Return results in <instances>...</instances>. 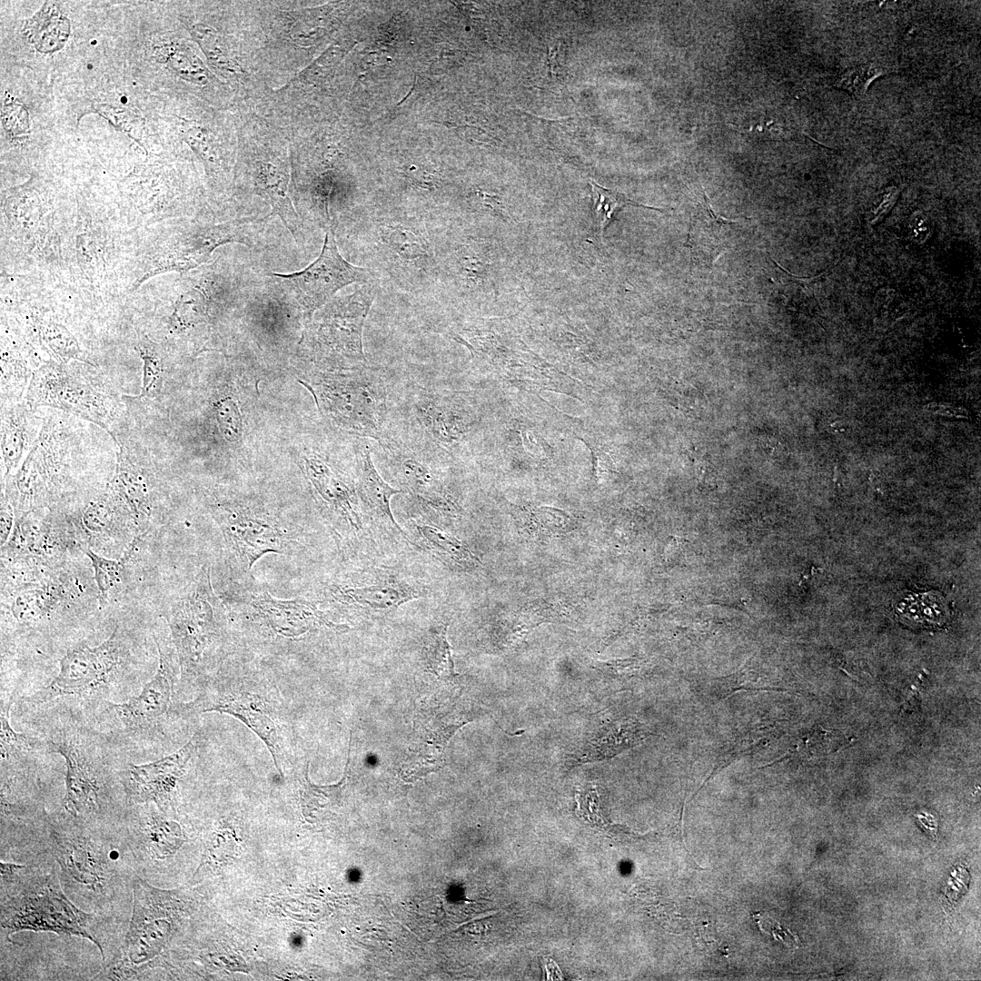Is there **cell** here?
Listing matches in <instances>:
<instances>
[{
    "instance_id": "cell-1",
    "label": "cell",
    "mask_w": 981,
    "mask_h": 981,
    "mask_svg": "<svg viewBox=\"0 0 981 981\" xmlns=\"http://www.w3.org/2000/svg\"><path fill=\"white\" fill-rule=\"evenodd\" d=\"M48 819L45 852L54 860L65 894L79 907L109 917L123 897H131L136 875L122 832L110 836L101 825L64 815Z\"/></svg>"
},
{
    "instance_id": "cell-2",
    "label": "cell",
    "mask_w": 981,
    "mask_h": 981,
    "mask_svg": "<svg viewBox=\"0 0 981 981\" xmlns=\"http://www.w3.org/2000/svg\"><path fill=\"white\" fill-rule=\"evenodd\" d=\"M56 866L38 862L0 861L1 933L5 941L21 931L45 932L85 938L107 959L101 917L76 906L61 885Z\"/></svg>"
},
{
    "instance_id": "cell-3",
    "label": "cell",
    "mask_w": 981,
    "mask_h": 981,
    "mask_svg": "<svg viewBox=\"0 0 981 981\" xmlns=\"http://www.w3.org/2000/svg\"><path fill=\"white\" fill-rule=\"evenodd\" d=\"M1 213L2 274L62 285L75 213L56 209L33 180L5 192Z\"/></svg>"
},
{
    "instance_id": "cell-4",
    "label": "cell",
    "mask_w": 981,
    "mask_h": 981,
    "mask_svg": "<svg viewBox=\"0 0 981 981\" xmlns=\"http://www.w3.org/2000/svg\"><path fill=\"white\" fill-rule=\"evenodd\" d=\"M268 219L249 217L219 223L197 218L179 219L134 229V246L125 270L126 297L157 275L173 272L184 274L195 270L225 243L253 246Z\"/></svg>"
},
{
    "instance_id": "cell-5",
    "label": "cell",
    "mask_w": 981,
    "mask_h": 981,
    "mask_svg": "<svg viewBox=\"0 0 981 981\" xmlns=\"http://www.w3.org/2000/svg\"><path fill=\"white\" fill-rule=\"evenodd\" d=\"M135 233L117 218L78 203L64 254L62 286L93 303L125 298V269Z\"/></svg>"
},
{
    "instance_id": "cell-6",
    "label": "cell",
    "mask_w": 981,
    "mask_h": 981,
    "mask_svg": "<svg viewBox=\"0 0 981 981\" xmlns=\"http://www.w3.org/2000/svg\"><path fill=\"white\" fill-rule=\"evenodd\" d=\"M401 210L374 213L359 223V234L373 271L400 292L433 297L438 282L435 227Z\"/></svg>"
},
{
    "instance_id": "cell-7",
    "label": "cell",
    "mask_w": 981,
    "mask_h": 981,
    "mask_svg": "<svg viewBox=\"0 0 981 981\" xmlns=\"http://www.w3.org/2000/svg\"><path fill=\"white\" fill-rule=\"evenodd\" d=\"M94 365L74 361H53L34 371L25 393L33 410L49 406L92 421L111 432L109 428L122 411L121 401L113 384Z\"/></svg>"
},
{
    "instance_id": "cell-8",
    "label": "cell",
    "mask_w": 981,
    "mask_h": 981,
    "mask_svg": "<svg viewBox=\"0 0 981 981\" xmlns=\"http://www.w3.org/2000/svg\"><path fill=\"white\" fill-rule=\"evenodd\" d=\"M402 428L388 429L393 435L435 457H450L467 441L475 424L460 391L412 387L397 406Z\"/></svg>"
},
{
    "instance_id": "cell-9",
    "label": "cell",
    "mask_w": 981,
    "mask_h": 981,
    "mask_svg": "<svg viewBox=\"0 0 981 981\" xmlns=\"http://www.w3.org/2000/svg\"><path fill=\"white\" fill-rule=\"evenodd\" d=\"M168 623L183 679L199 675L206 652L223 640V607L213 591L211 568L203 565L170 605Z\"/></svg>"
},
{
    "instance_id": "cell-10",
    "label": "cell",
    "mask_w": 981,
    "mask_h": 981,
    "mask_svg": "<svg viewBox=\"0 0 981 981\" xmlns=\"http://www.w3.org/2000/svg\"><path fill=\"white\" fill-rule=\"evenodd\" d=\"M320 396L324 411L340 427L375 442L385 437L390 391L381 370L365 365L349 375L328 376L320 384Z\"/></svg>"
},
{
    "instance_id": "cell-11",
    "label": "cell",
    "mask_w": 981,
    "mask_h": 981,
    "mask_svg": "<svg viewBox=\"0 0 981 981\" xmlns=\"http://www.w3.org/2000/svg\"><path fill=\"white\" fill-rule=\"evenodd\" d=\"M124 649L118 628L96 646L75 645L60 659L57 675L26 701L42 704L60 697L85 696L105 689L124 661Z\"/></svg>"
},
{
    "instance_id": "cell-12",
    "label": "cell",
    "mask_w": 981,
    "mask_h": 981,
    "mask_svg": "<svg viewBox=\"0 0 981 981\" xmlns=\"http://www.w3.org/2000/svg\"><path fill=\"white\" fill-rule=\"evenodd\" d=\"M268 275L285 288L310 317L342 287L354 282L363 284L380 281L372 269L352 264L342 256L332 224L327 227L318 258L309 266L292 273L270 272Z\"/></svg>"
},
{
    "instance_id": "cell-13",
    "label": "cell",
    "mask_w": 981,
    "mask_h": 981,
    "mask_svg": "<svg viewBox=\"0 0 981 981\" xmlns=\"http://www.w3.org/2000/svg\"><path fill=\"white\" fill-rule=\"evenodd\" d=\"M380 285V281L363 283L352 293L333 297L316 311L314 340L319 352L326 358L348 362L356 368L367 364L362 331Z\"/></svg>"
},
{
    "instance_id": "cell-14",
    "label": "cell",
    "mask_w": 981,
    "mask_h": 981,
    "mask_svg": "<svg viewBox=\"0 0 981 981\" xmlns=\"http://www.w3.org/2000/svg\"><path fill=\"white\" fill-rule=\"evenodd\" d=\"M231 560L235 569L246 573L264 555L282 554L290 535L269 514L237 505H222L213 510Z\"/></svg>"
},
{
    "instance_id": "cell-15",
    "label": "cell",
    "mask_w": 981,
    "mask_h": 981,
    "mask_svg": "<svg viewBox=\"0 0 981 981\" xmlns=\"http://www.w3.org/2000/svg\"><path fill=\"white\" fill-rule=\"evenodd\" d=\"M52 437L46 427L39 433L32 451L16 473L5 480L4 494L15 516L46 507L63 471L64 453L51 451Z\"/></svg>"
},
{
    "instance_id": "cell-16",
    "label": "cell",
    "mask_w": 981,
    "mask_h": 981,
    "mask_svg": "<svg viewBox=\"0 0 981 981\" xmlns=\"http://www.w3.org/2000/svg\"><path fill=\"white\" fill-rule=\"evenodd\" d=\"M51 746L64 757L65 764L64 795L62 799L64 815L102 826L108 799L102 776L84 749L74 740L52 741Z\"/></svg>"
},
{
    "instance_id": "cell-17",
    "label": "cell",
    "mask_w": 981,
    "mask_h": 981,
    "mask_svg": "<svg viewBox=\"0 0 981 981\" xmlns=\"http://www.w3.org/2000/svg\"><path fill=\"white\" fill-rule=\"evenodd\" d=\"M377 443L391 459L406 490L421 505L447 518L460 516L458 501L428 463L431 456L392 435Z\"/></svg>"
},
{
    "instance_id": "cell-18",
    "label": "cell",
    "mask_w": 981,
    "mask_h": 981,
    "mask_svg": "<svg viewBox=\"0 0 981 981\" xmlns=\"http://www.w3.org/2000/svg\"><path fill=\"white\" fill-rule=\"evenodd\" d=\"M195 749L192 738L180 749L160 759L130 764L124 781V790L130 805L154 804L164 811L171 803L177 782Z\"/></svg>"
},
{
    "instance_id": "cell-19",
    "label": "cell",
    "mask_w": 981,
    "mask_h": 981,
    "mask_svg": "<svg viewBox=\"0 0 981 981\" xmlns=\"http://www.w3.org/2000/svg\"><path fill=\"white\" fill-rule=\"evenodd\" d=\"M249 604L268 628L285 638H297L322 629L339 633L350 629L346 624L331 620L316 603L303 598L282 600L267 590H260L252 593Z\"/></svg>"
},
{
    "instance_id": "cell-20",
    "label": "cell",
    "mask_w": 981,
    "mask_h": 981,
    "mask_svg": "<svg viewBox=\"0 0 981 981\" xmlns=\"http://www.w3.org/2000/svg\"><path fill=\"white\" fill-rule=\"evenodd\" d=\"M159 663L153 678L141 692L127 701L110 704L124 727L133 731L148 729L163 717L171 704L175 676L174 651L169 650L155 639Z\"/></svg>"
},
{
    "instance_id": "cell-21",
    "label": "cell",
    "mask_w": 981,
    "mask_h": 981,
    "mask_svg": "<svg viewBox=\"0 0 981 981\" xmlns=\"http://www.w3.org/2000/svg\"><path fill=\"white\" fill-rule=\"evenodd\" d=\"M248 171L254 193L272 208L270 215H278L296 237L300 219L289 196V165L282 154L259 153L249 162Z\"/></svg>"
},
{
    "instance_id": "cell-22",
    "label": "cell",
    "mask_w": 981,
    "mask_h": 981,
    "mask_svg": "<svg viewBox=\"0 0 981 981\" xmlns=\"http://www.w3.org/2000/svg\"><path fill=\"white\" fill-rule=\"evenodd\" d=\"M37 510L15 516V524L7 542L2 548V559L15 560L16 564L25 560L45 564L59 555L65 538L58 532L47 518H40Z\"/></svg>"
},
{
    "instance_id": "cell-23",
    "label": "cell",
    "mask_w": 981,
    "mask_h": 981,
    "mask_svg": "<svg viewBox=\"0 0 981 981\" xmlns=\"http://www.w3.org/2000/svg\"><path fill=\"white\" fill-rule=\"evenodd\" d=\"M268 706L258 694L243 690L223 692L203 707V712L217 711L233 716L253 730L266 745L281 771V747L277 727L268 712Z\"/></svg>"
},
{
    "instance_id": "cell-24",
    "label": "cell",
    "mask_w": 981,
    "mask_h": 981,
    "mask_svg": "<svg viewBox=\"0 0 981 981\" xmlns=\"http://www.w3.org/2000/svg\"><path fill=\"white\" fill-rule=\"evenodd\" d=\"M329 590L332 599L342 604L382 611L395 609L423 595L420 587L394 575L360 586L335 584Z\"/></svg>"
},
{
    "instance_id": "cell-25",
    "label": "cell",
    "mask_w": 981,
    "mask_h": 981,
    "mask_svg": "<svg viewBox=\"0 0 981 981\" xmlns=\"http://www.w3.org/2000/svg\"><path fill=\"white\" fill-rule=\"evenodd\" d=\"M128 510L138 535L148 531L153 513L149 474L119 445L114 475L107 487Z\"/></svg>"
},
{
    "instance_id": "cell-26",
    "label": "cell",
    "mask_w": 981,
    "mask_h": 981,
    "mask_svg": "<svg viewBox=\"0 0 981 981\" xmlns=\"http://www.w3.org/2000/svg\"><path fill=\"white\" fill-rule=\"evenodd\" d=\"M34 411L26 403L2 406L1 454L5 480L16 473L39 437Z\"/></svg>"
},
{
    "instance_id": "cell-27",
    "label": "cell",
    "mask_w": 981,
    "mask_h": 981,
    "mask_svg": "<svg viewBox=\"0 0 981 981\" xmlns=\"http://www.w3.org/2000/svg\"><path fill=\"white\" fill-rule=\"evenodd\" d=\"M356 459L358 464V490L362 500L378 518L387 522L403 539L411 543L407 534L395 520L391 508V498L398 493L403 492V490L391 486L381 476L372 461L371 445L368 443L360 445L356 452Z\"/></svg>"
},
{
    "instance_id": "cell-28",
    "label": "cell",
    "mask_w": 981,
    "mask_h": 981,
    "mask_svg": "<svg viewBox=\"0 0 981 981\" xmlns=\"http://www.w3.org/2000/svg\"><path fill=\"white\" fill-rule=\"evenodd\" d=\"M307 474L318 495L328 507L355 530L362 529L354 491L326 463L313 459L307 462Z\"/></svg>"
},
{
    "instance_id": "cell-29",
    "label": "cell",
    "mask_w": 981,
    "mask_h": 981,
    "mask_svg": "<svg viewBox=\"0 0 981 981\" xmlns=\"http://www.w3.org/2000/svg\"><path fill=\"white\" fill-rule=\"evenodd\" d=\"M62 587L53 581L24 584L10 600L9 609L22 624L40 622L50 616L62 599Z\"/></svg>"
},
{
    "instance_id": "cell-30",
    "label": "cell",
    "mask_w": 981,
    "mask_h": 981,
    "mask_svg": "<svg viewBox=\"0 0 981 981\" xmlns=\"http://www.w3.org/2000/svg\"><path fill=\"white\" fill-rule=\"evenodd\" d=\"M26 40L41 53H54L63 48L70 34L69 20L54 3H45L22 29Z\"/></svg>"
},
{
    "instance_id": "cell-31",
    "label": "cell",
    "mask_w": 981,
    "mask_h": 981,
    "mask_svg": "<svg viewBox=\"0 0 981 981\" xmlns=\"http://www.w3.org/2000/svg\"><path fill=\"white\" fill-rule=\"evenodd\" d=\"M125 521L134 525L124 504L109 489L104 494L90 501L80 518L81 528L85 534L96 538L118 534L124 530L122 523Z\"/></svg>"
},
{
    "instance_id": "cell-32",
    "label": "cell",
    "mask_w": 981,
    "mask_h": 981,
    "mask_svg": "<svg viewBox=\"0 0 981 981\" xmlns=\"http://www.w3.org/2000/svg\"><path fill=\"white\" fill-rule=\"evenodd\" d=\"M416 529L427 548L450 566L471 570L481 564L465 542L431 524H418Z\"/></svg>"
},
{
    "instance_id": "cell-33",
    "label": "cell",
    "mask_w": 981,
    "mask_h": 981,
    "mask_svg": "<svg viewBox=\"0 0 981 981\" xmlns=\"http://www.w3.org/2000/svg\"><path fill=\"white\" fill-rule=\"evenodd\" d=\"M896 609L901 619L921 626L940 625L947 617L943 598L935 592L908 595Z\"/></svg>"
},
{
    "instance_id": "cell-34",
    "label": "cell",
    "mask_w": 981,
    "mask_h": 981,
    "mask_svg": "<svg viewBox=\"0 0 981 981\" xmlns=\"http://www.w3.org/2000/svg\"><path fill=\"white\" fill-rule=\"evenodd\" d=\"M135 545L131 542L125 555L121 560H112L95 553L91 548H81L91 561L94 578L97 586L99 603L104 605L109 600L113 589L119 586L124 577L125 562L130 558Z\"/></svg>"
},
{
    "instance_id": "cell-35",
    "label": "cell",
    "mask_w": 981,
    "mask_h": 981,
    "mask_svg": "<svg viewBox=\"0 0 981 981\" xmlns=\"http://www.w3.org/2000/svg\"><path fill=\"white\" fill-rule=\"evenodd\" d=\"M192 35L204 53L208 63L223 75H234L240 71L223 37L212 27L196 25Z\"/></svg>"
},
{
    "instance_id": "cell-36",
    "label": "cell",
    "mask_w": 981,
    "mask_h": 981,
    "mask_svg": "<svg viewBox=\"0 0 981 981\" xmlns=\"http://www.w3.org/2000/svg\"><path fill=\"white\" fill-rule=\"evenodd\" d=\"M448 624L432 627L425 638L422 659L426 668L441 678L455 677L451 646L447 639Z\"/></svg>"
},
{
    "instance_id": "cell-37",
    "label": "cell",
    "mask_w": 981,
    "mask_h": 981,
    "mask_svg": "<svg viewBox=\"0 0 981 981\" xmlns=\"http://www.w3.org/2000/svg\"><path fill=\"white\" fill-rule=\"evenodd\" d=\"M135 350L144 362L143 386L140 397L155 396L161 388L164 366L163 351L159 344L153 342L144 333L138 334Z\"/></svg>"
},
{
    "instance_id": "cell-38",
    "label": "cell",
    "mask_w": 981,
    "mask_h": 981,
    "mask_svg": "<svg viewBox=\"0 0 981 981\" xmlns=\"http://www.w3.org/2000/svg\"><path fill=\"white\" fill-rule=\"evenodd\" d=\"M590 185L593 200V212L601 236H603L604 229L611 221L613 215L624 206L634 205L661 211L659 208L657 209L638 203L627 198L623 193L604 188L596 183L590 182Z\"/></svg>"
},
{
    "instance_id": "cell-39",
    "label": "cell",
    "mask_w": 981,
    "mask_h": 981,
    "mask_svg": "<svg viewBox=\"0 0 981 981\" xmlns=\"http://www.w3.org/2000/svg\"><path fill=\"white\" fill-rule=\"evenodd\" d=\"M163 54L165 63L182 78L196 84L207 80L204 64L190 49L182 45L164 47Z\"/></svg>"
},
{
    "instance_id": "cell-40",
    "label": "cell",
    "mask_w": 981,
    "mask_h": 981,
    "mask_svg": "<svg viewBox=\"0 0 981 981\" xmlns=\"http://www.w3.org/2000/svg\"><path fill=\"white\" fill-rule=\"evenodd\" d=\"M884 74L882 68L873 63L861 64L847 69L837 78V88L846 90L856 96L863 95L870 83Z\"/></svg>"
},
{
    "instance_id": "cell-41",
    "label": "cell",
    "mask_w": 981,
    "mask_h": 981,
    "mask_svg": "<svg viewBox=\"0 0 981 981\" xmlns=\"http://www.w3.org/2000/svg\"><path fill=\"white\" fill-rule=\"evenodd\" d=\"M346 53L345 46L334 45L325 50L315 61L304 68L296 80L307 83H318L342 60Z\"/></svg>"
},
{
    "instance_id": "cell-42",
    "label": "cell",
    "mask_w": 981,
    "mask_h": 981,
    "mask_svg": "<svg viewBox=\"0 0 981 981\" xmlns=\"http://www.w3.org/2000/svg\"><path fill=\"white\" fill-rule=\"evenodd\" d=\"M11 704L1 708V761H6L11 759V757H15L20 753L28 749L31 743L30 739L25 734H20L14 730L9 722V709Z\"/></svg>"
},
{
    "instance_id": "cell-43",
    "label": "cell",
    "mask_w": 981,
    "mask_h": 981,
    "mask_svg": "<svg viewBox=\"0 0 981 981\" xmlns=\"http://www.w3.org/2000/svg\"><path fill=\"white\" fill-rule=\"evenodd\" d=\"M185 139L193 150L200 156L208 171L214 173L219 165L215 144L205 129L193 127L185 134Z\"/></svg>"
},
{
    "instance_id": "cell-44",
    "label": "cell",
    "mask_w": 981,
    "mask_h": 981,
    "mask_svg": "<svg viewBox=\"0 0 981 981\" xmlns=\"http://www.w3.org/2000/svg\"><path fill=\"white\" fill-rule=\"evenodd\" d=\"M218 420L224 436L228 440H236L240 435L241 420L234 403L223 401L217 409Z\"/></svg>"
},
{
    "instance_id": "cell-45",
    "label": "cell",
    "mask_w": 981,
    "mask_h": 981,
    "mask_svg": "<svg viewBox=\"0 0 981 981\" xmlns=\"http://www.w3.org/2000/svg\"><path fill=\"white\" fill-rule=\"evenodd\" d=\"M15 510L7 500V498L2 494L1 497V513H0V543L3 547L10 538L14 524H15Z\"/></svg>"
},
{
    "instance_id": "cell-46",
    "label": "cell",
    "mask_w": 981,
    "mask_h": 981,
    "mask_svg": "<svg viewBox=\"0 0 981 981\" xmlns=\"http://www.w3.org/2000/svg\"><path fill=\"white\" fill-rule=\"evenodd\" d=\"M458 52L456 50H449L441 52L437 57L436 61L431 64V68L434 67L435 73L437 70L444 72L450 69L457 62Z\"/></svg>"
}]
</instances>
